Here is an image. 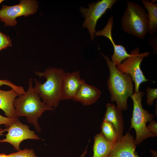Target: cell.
Returning a JSON list of instances; mask_svg holds the SVG:
<instances>
[{"mask_svg":"<svg viewBox=\"0 0 157 157\" xmlns=\"http://www.w3.org/2000/svg\"><path fill=\"white\" fill-rule=\"evenodd\" d=\"M127 8L121 19V25L126 33L141 39L148 33V14L141 5L131 1L127 3Z\"/></svg>","mask_w":157,"mask_h":157,"instance_id":"277c9868","label":"cell"},{"mask_svg":"<svg viewBox=\"0 0 157 157\" xmlns=\"http://www.w3.org/2000/svg\"><path fill=\"white\" fill-rule=\"evenodd\" d=\"M3 85L8 86L12 89L15 90L17 92L19 95L23 94L26 92L22 86H17L8 80L0 79V86Z\"/></svg>","mask_w":157,"mask_h":157,"instance_id":"44dd1931","label":"cell"},{"mask_svg":"<svg viewBox=\"0 0 157 157\" xmlns=\"http://www.w3.org/2000/svg\"><path fill=\"white\" fill-rule=\"evenodd\" d=\"M4 1V0H0V4Z\"/></svg>","mask_w":157,"mask_h":157,"instance_id":"83f0119b","label":"cell"},{"mask_svg":"<svg viewBox=\"0 0 157 157\" xmlns=\"http://www.w3.org/2000/svg\"><path fill=\"white\" fill-rule=\"evenodd\" d=\"M145 94L143 92L134 93L131 97L133 102V110L131 120L130 129L133 128L136 136V145H139L144 140L150 137H155L157 134L149 131L147 128L146 123L153 120L154 115L143 109L141 104L142 98Z\"/></svg>","mask_w":157,"mask_h":157,"instance_id":"5b68a950","label":"cell"},{"mask_svg":"<svg viewBox=\"0 0 157 157\" xmlns=\"http://www.w3.org/2000/svg\"><path fill=\"white\" fill-rule=\"evenodd\" d=\"M6 138L0 140V142H7L11 144L17 151L20 150V145L23 140L27 139L42 140L29 127L21 122L16 118L7 128Z\"/></svg>","mask_w":157,"mask_h":157,"instance_id":"9c48e42d","label":"cell"},{"mask_svg":"<svg viewBox=\"0 0 157 157\" xmlns=\"http://www.w3.org/2000/svg\"><path fill=\"white\" fill-rule=\"evenodd\" d=\"M157 122L153 120L149 122V124L147 126V128L149 131L157 134Z\"/></svg>","mask_w":157,"mask_h":157,"instance_id":"cb8c5ba5","label":"cell"},{"mask_svg":"<svg viewBox=\"0 0 157 157\" xmlns=\"http://www.w3.org/2000/svg\"><path fill=\"white\" fill-rule=\"evenodd\" d=\"M101 54L108 65L110 75L107 81L110 94V101H116L117 108L122 110L128 108L127 100L134 93L131 77L129 74L123 73L110 60L108 56Z\"/></svg>","mask_w":157,"mask_h":157,"instance_id":"7a4b0ae2","label":"cell"},{"mask_svg":"<svg viewBox=\"0 0 157 157\" xmlns=\"http://www.w3.org/2000/svg\"><path fill=\"white\" fill-rule=\"evenodd\" d=\"M28 84L27 91L25 93L19 95L14 101L16 117H26L27 122L33 125L38 133H40L41 129L38 119L45 111L53 110L54 109L41 101L39 95L34 90L32 78H29Z\"/></svg>","mask_w":157,"mask_h":157,"instance_id":"6da1fadb","label":"cell"},{"mask_svg":"<svg viewBox=\"0 0 157 157\" xmlns=\"http://www.w3.org/2000/svg\"><path fill=\"white\" fill-rule=\"evenodd\" d=\"M19 95L17 92L13 89L7 91L0 89V109L4 112L6 117L17 118L13 102Z\"/></svg>","mask_w":157,"mask_h":157,"instance_id":"2e32d148","label":"cell"},{"mask_svg":"<svg viewBox=\"0 0 157 157\" xmlns=\"http://www.w3.org/2000/svg\"><path fill=\"white\" fill-rule=\"evenodd\" d=\"M157 88H151L147 87L146 88L147 104L150 106H152L153 104L154 100L157 98Z\"/></svg>","mask_w":157,"mask_h":157,"instance_id":"ffe728a7","label":"cell"},{"mask_svg":"<svg viewBox=\"0 0 157 157\" xmlns=\"http://www.w3.org/2000/svg\"><path fill=\"white\" fill-rule=\"evenodd\" d=\"M136 144L133 136L127 132L119 140L108 157H140L135 151Z\"/></svg>","mask_w":157,"mask_h":157,"instance_id":"7c38bea8","label":"cell"},{"mask_svg":"<svg viewBox=\"0 0 157 157\" xmlns=\"http://www.w3.org/2000/svg\"><path fill=\"white\" fill-rule=\"evenodd\" d=\"M0 157H9L8 155H6L3 153L0 154Z\"/></svg>","mask_w":157,"mask_h":157,"instance_id":"484cf974","label":"cell"},{"mask_svg":"<svg viewBox=\"0 0 157 157\" xmlns=\"http://www.w3.org/2000/svg\"><path fill=\"white\" fill-rule=\"evenodd\" d=\"M113 23V18L111 15L107 23L102 30L96 31L94 34L96 36H103L107 38L111 42L113 47L114 52L111 57V61L117 66L121 64L125 59L131 56V53H128L123 46L115 44L112 37V29Z\"/></svg>","mask_w":157,"mask_h":157,"instance_id":"30bf717a","label":"cell"},{"mask_svg":"<svg viewBox=\"0 0 157 157\" xmlns=\"http://www.w3.org/2000/svg\"><path fill=\"white\" fill-rule=\"evenodd\" d=\"M15 119L4 117L0 114V125L4 124L6 128H8ZM2 130L3 129L0 128V131Z\"/></svg>","mask_w":157,"mask_h":157,"instance_id":"603a6c76","label":"cell"},{"mask_svg":"<svg viewBox=\"0 0 157 157\" xmlns=\"http://www.w3.org/2000/svg\"><path fill=\"white\" fill-rule=\"evenodd\" d=\"M65 73L62 68L49 67L43 72H35L38 76L45 78L46 80L43 83L35 78L33 87L35 92L38 94L47 105L53 108L58 107L61 100V88L62 78Z\"/></svg>","mask_w":157,"mask_h":157,"instance_id":"3957f363","label":"cell"},{"mask_svg":"<svg viewBox=\"0 0 157 157\" xmlns=\"http://www.w3.org/2000/svg\"><path fill=\"white\" fill-rule=\"evenodd\" d=\"M117 141L107 140L101 132L94 137L93 157H108L115 147Z\"/></svg>","mask_w":157,"mask_h":157,"instance_id":"9a60e30c","label":"cell"},{"mask_svg":"<svg viewBox=\"0 0 157 157\" xmlns=\"http://www.w3.org/2000/svg\"><path fill=\"white\" fill-rule=\"evenodd\" d=\"M7 128H6L3 129L2 130L0 131V135H3V133L5 132V131H7Z\"/></svg>","mask_w":157,"mask_h":157,"instance_id":"4316f807","label":"cell"},{"mask_svg":"<svg viewBox=\"0 0 157 157\" xmlns=\"http://www.w3.org/2000/svg\"><path fill=\"white\" fill-rule=\"evenodd\" d=\"M117 0H102L97 2L89 4V8L81 7L79 8L82 16L85 19L83 24V28H87L90 34V39L94 40V35L96 32L95 28L98 20L104 14L108 9L111 10Z\"/></svg>","mask_w":157,"mask_h":157,"instance_id":"ba28073f","label":"cell"},{"mask_svg":"<svg viewBox=\"0 0 157 157\" xmlns=\"http://www.w3.org/2000/svg\"><path fill=\"white\" fill-rule=\"evenodd\" d=\"M131 56L125 59L123 63L117 66L118 69L121 72L129 74L135 84V93L139 91L140 85L143 82L149 81L147 79L141 70L140 65L144 57L150 54L147 51L140 53V48L136 47L130 52Z\"/></svg>","mask_w":157,"mask_h":157,"instance_id":"8992f818","label":"cell"},{"mask_svg":"<svg viewBox=\"0 0 157 157\" xmlns=\"http://www.w3.org/2000/svg\"><path fill=\"white\" fill-rule=\"evenodd\" d=\"M12 46V41L10 37L0 31V51Z\"/></svg>","mask_w":157,"mask_h":157,"instance_id":"7402d4cb","label":"cell"},{"mask_svg":"<svg viewBox=\"0 0 157 157\" xmlns=\"http://www.w3.org/2000/svg\"><path fill=\"white\" fill-rule=\"evenodd\" d=\"M9 157H37L33 149H25L9 154Z\"/></svg>","mask_w":157,"mask_h":157,"instance_id":"d6986e66","label":"cell"},{"mask_svg":"<svg viewBox=\"0 0 157 157\" xmlns=\"http://www.w3.org/2000/svg\"><path fill=\"white\" fill-rule=\"evenodd\" d=\"M82 79L78 71L65 72L61 88V100L73 99L81 85Z\"/></svg>","mask_w":157,"mask_h":157,"instance_id":"8fae6325","label":"cell"},{"mask_svg":"<svg viewBox=\"0 0 157 157\" xmlns=\"http://www.w3.org/2000/svg\"><path fill=\"white\" fill-rule=\"evenodd\" d=\"M88 148V146H87L83 152L82 154L80 157H84L85 155L87 153V149Z\"/></svg>","mask_w":157,"mask_h":157,"instance_id":"d4e9b609","label":"cell"},{"mask_svg":"<svg viewBox=\"0 0 157 157\" xmlns=\"http://www.w3.org/2000/svg\"><path fill=\"white\" fill-rule=\"evenodd\" d=\"M101 128V132L107 140L110 142L116 140V132L111 123L103 120Z\"/></svg>","mask_w":157,"mask_h":157,"instance_id":"ac0fdd59","label":"cell"},{"mask_svg":"<svg viewBox=\"0 0 157 157\" xmlns=\"http://www.w3.org/2000/svg\"><path fill=\"white\" fill-rule=\"evenodd\" d=\"M142 2L148 12V33L152 35L157 31V4L146 0H142Z\"/></svg>","mask_w":157,"mask_h":157,"instance_id":"e0dca14e","label":"cell"},{"mask_svg":"<svg viewBox=\"0 0 157 157\" xmlns=\"http://www.w3.org/2000/svg\"><path fill=\"white\" fill-rule=\"evenodd\" d=\"M18 4L12 6L3 5L0 10V20L5 26H14L17 24L16 18L26 17L35 13L38 8V2L35 0H21Z\"/></svg>","mask_w":157,"mask_h":157,"instance_id":"52a82bcc","label":"cell"},{"mask_svg":"<svg viewBox=\"0 0 157 157\" xmlns=\"http://www.w3.org/2000/svg\"><path fill=\"white\" fill-rule=\"evenodd\" d=\"M101 93V91L98 88L87 84L84 79H82L73 100L80 102L85 106L90 105L96 102Z\"/></svg>","mask_w":157,"mask_h":157,"instance_id":"4fadbf2b","label":"cell"},{"mask_svg":"<svg viewBox=\"0 0 157 157\" xmlns=\"http://www.w3.org/2000/svg\"><path fill=\"white\" fill-rule=\"evenodd\" d=\"M106 110L103 120L111 123L116 132V140L121 138L123 135L124 122L122 111L115 104L108 103L106 104Z\"/></svg>","mask_w":157,"mask_h":157,"instance_id":"5bb4252c","label":"cell"}]
</instances>
